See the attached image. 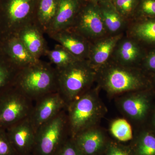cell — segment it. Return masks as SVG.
Instances as JSON below:
<instances>
[{
	"label": "cell",
	"mask_w": 155,
	"mask_h": 155,
	"mask_svg": "<svg viewBox=\"0 0 155 155\" xmlns=\"http://www.w3.org/2000/svg\"><path fill=\"white\" fill-rule=\"evenodd\" d=\"M143 72L140 67H126L110 60L97 71V80L113 94L141 91L149 84Z\"/></svg>",
	"instance_id": "1"
},
{
	"label": "cell",
	"mask_w": 155,
	"mask_h": 155,
	"mask_svg": "<svg viewBox=\"0 0 155 155\" xmlns=\"http://www.w3.org/2000/svg\"><path fill=\"white\" fill-rule=\"evenodd\" d=\"M14 86L35 102L48 94L58 91L57 69L40 60L19 70Z\"/></svg>",
	"instance_id": "2"
},
{
	"label": "cell",
	"mask_w": 155,
	"mask_h": 155,
	"mask_svg": "<svg viewBox=\"0 0 155 155\" xmlns=\"http://www.w3.org/2000/svg\"><path fill=\"white\" fill-rule=\"evenodd\" d=\"M56 69L58 91L67 106L89 90L97 80V71L87 60H76L66 67Z\"/></svg>",
	"instance_id": "3"
},
{
	"label": "cell",
	"mask_w": 155,
	"mask_h": 155,
	"mask_svg": "<svg viewBox=\"0 0 155 155\" xmlns=\"http://www.w3.org/2000/svg\"><path fill=\"white\" fill-rule=\"evenodd\" d=\"M66 110L69 133L72 137L93 127L100 116L96 89H90L67 105Z\"/></svg>",
	"instance_id": "4"
},
{
	"label": "cell",
	"mask_w": 155,
	"mask_h": 155,
	"mask_svg": "<svg viewBox=\"0 0 155 155\" xmlns=\"http://www.w3.org/2000/svg\"><path fill=\"white\" fill-rule=\"evenodd\" d=\"M35 3V0H1L0 32L4 38L33 22Z\"/></svg>",
	"instance_id": "5"
},
{
	"label": "cell",
	"mask_w": 155,
	"mask_h": 155,
	"mask_svg": "<svg viewBox=\"0 0 155 155\" xmlns=\"http://www.w3.org/2000/svg\"><path fill=\"white\" fill-rule=\"evenodd\" d=\"M34 102L15 86L0 97V129L6 130L30 116Z\"/></svg>",
	"instance_id": "6"
},
{
	"label": "cell",
	"mask_w": 155,
	"mask_h": 155,
	"mask_svg": "<svg viewBox=\"0 0 155 155\" xmlns=\"http://www.w3.org/2000/svg\"><path fill=\"white\" fill-rule=\"evenodd\" d=\"M66 110L61 111L37 131L35 145L41 155H52L64 137L69 133Z\"/></svg>",
	"instance_id": "7"
},
{
	"label": "cell",
	"mask_w": 155,
	"mask_h": 155,
	"mask_svg": "<svg viewBox=\"0 0 155 155\" xmlns=\"http://www.w3.org/2000/svg\"><path fill=\"white\" fill-rule=\"evenodd\" d=\"M70 28L91 42L109 35L98 5L87 0H84Z\"/></svg>",
	"instance_id": "8"
},
{
	"label": "cell",
	"mask_w": 155,
	"mask_h": 155,
	"mask_svg": "<svg viewBox=\"0 0 155 155\" xmlns=\"http://www.w3.org/2000/svg\"><path fill=\"white\" fill-rule=\"evenodd\" d=\"M34 102L28 117L36 132L42 125L66 109L67 106L58 91L48 94Z\"/></svg>",
	"instance_id": "9"
},
{
	"label": "cell",
	"mask_w": 155,
	"mask_h": 155,
	"mask_svg": "<svg viewBox=\"0 0 155 155\" xmlns=\"http://www.w3.org/2000/svg\"><path fill=\"white\" fill-rule=\"evenodd\" d=\"M147 53L142 45L125 33L117 42L110 60L126 67L140 68Z\"/></svg>",
	"instance_id": "10"
},
{
	"label": "cell",
	"mask_w": 155,
	"mask_h": 155,
	"mask_svg": "<svg viewBox=\"0 0 155 155\" xmlns=\"http://www.w3.org/2000/svg\"><path fill=\"white\" fill-rule=\"evenodd\" d=\"M78 60H87L91 42L76 31L69 28L49 35Z\"/></svg>",
	"instance_id": "11"
},
{
	"label": "cell",
	"mask_w": 155,
	"mask_h": 155,
	"mask_svg": "<svg viewBox=\"0 0 155 155\" xmlns=\"http://www.w3.org/2000/svg\"><path fill=\"white\" fill-rule=\"evenodd\" d=\"M2 51L11 64L19 70L35 64L40 60L30 54L16 35L4 38Z\"/></svg>",
	"instance_id": "12"
},
{
	"label": "cell",
	"mask_w": 155,
	"mask_h": 155,
	"mask_svg": "<svg viewBox=\"0 0 155 155\" xmlns=\"http://www.w3.org/2000/svg\"><path fill=\"white\" fill-rule=\"evenodd\" d=\"M124 34L107 35L91 42L87 61L97 72L110 61L117 42Z\"/></svg>",
	"instance_id": "13"
},
{
	"label": "cell",
	"mask_w": 155,
	"mask_h": 155,
	"mask_svg": "<svg viewBox=\"0 0 155 155\" xmlns=\"http://www.w3.org/2000/svg\"><path fill=\"white\" fill-rule=\"evenodd\" d=\"M6 131L15 151L23 152L35 144L36 132L28 117L15 123Z\"/></svg>",
	"instance_id": "14"
},
{
	"label": "cell",
	"mask_w": 155,
	"mask_h": 155,
	"mask_svg": "<svg viewBox=\"0 0 155 155\" xmlns=\"http://www.w3.org/2000/svg\"><path fill=\"white\" fill-rule=\"evenodd\" d=\"M84 0H59L57 14L48 35L70 28Z\"/></svg>",
	"instance_id": "15"
},
{
	"label": "cell",
	"mask_w": 155,
	"mask_h": 155,
	"mask_svg": "<svg viewBox=\"0 0 155 155\" xmlns=\"http://www.w3.org/2000/svg\"><path fill=\"white\" fill-rule=\"evenodd\" d=\"M43 34L32 22L23 27L15 35L23 43L32 56L40 59L41 56L46 55L48 50Z\"/></svg>",
	"instance_id": "16"
},
{
	"label": "cell",
	"mask_w": 155,
	"mask_h": 155,
	"mask_svg": "<svg viewBox=\"0 0 155 155\" xmlns=\"http://www.w3.org/2000/svg\"><path fill=\"white\" fill-rule=\"evenodd\" d=\"M125 34L144 47L155 46V18L134 19L128 23Z\"/></svg>",
	"instance_id": "17"
},
{
	"label": "cell",
	"mask_w": 155,
	"mask_h": 155,
	"mask_svg": "<svg viewBox=\"0 0 155 155\" xmlns=\"http://www.w3.org/2000/svg\"><path fill=\"white\" fill-rule=\"evenodd\" d=\"M147 92L138 91L122 101V110L127 116L135 120L145 118L150 108V99Z\"/></svg>",
	"instance_id": "18"
},
{
	"label": "cell",
	"mask_w": 155,
	"mask_h": 155,
	"mask_svg": "<svg viewBox=\"0 0 155 155\" xmlns=\"http://www.w3.org/2000/svg\"><path fill=\"white\" fill-rule=\"evenodd\" d=\"M98 5L108 35H116L125 33L128 22L116 11L112 2Z\"/></svg>",
	"instance_id": "19"
},
{
	"label": "cell",
	"mask_w": 155,
	"mask_h": 155,
	"mask_svg": "<svg viewBox=\"0 0 155 155\" xmlns=\"http://www.w3.org/2000/svg\"><path fill=\"white\" fill-rule=\"evenodd\" d=\"M59 0H39L33 22L42 31L48 34L58 11Z\"/></svg>",
	"instance_id": "20"
},
{
	"label": "cell",
	"mask_w": 155,
	"mask_h": 155,
	"mask_svg": "<svg viewBox=\"0 0 155 155\" xmlns=\"http://www.w3.org/2000/svg\"><path fill=\"white\" fill-rule=\"evenodd\" d=\"M74 138L75 145L81 152L85 155L95 153L102 147L104 143L102 134L93 127L78 134Z\"/></svg>",
	"instance_id": "21"
},
{
	"label": "cell",
	"mask_w": 155,
	"mask_h": 155,
	"mask_svg": "<svg viewBox=\"0 0 155 155\" xmlns=\"http://www.w3.org/2000/svg\"><path fill=\"white\" fill-rule=\"evenodd\" d=\"M19 70L16 68L4 54L0 52V97L14 85Z\"/></svg>",
	"instance_id": "22"
},
{
	"label": "cell",
	"mask_w": 155,
	"mask_h": 155,
	"mask_svg": "<svg viewBox=\"0 0 155 155\" xmlns=\"http://www.w3.org/2000/svg\"><path fill=\"white\" fill-rule=\"evenodd\" d=\"M46 55L58 69L66 67L78 60L67 49L59 44L52 50H48Z\"/></svg>",
	"instance_id": "23"
},
{
	"label": "cell",
	"mask_w": 155,
	"mask_h": 155,
	"mask_svg": "<svg viewBox=\"0 0 155 155\" xmlns=\"http://www.w3.org/2000/svg\"><path fill=\"white\" fill-rule=\"evenodd\" d=\"M116 11L128 23L134 19L139 0H112Z\"/></svg>",
	"instance_id": "24"
},
{
	"label": "cell",
	"mask_w": 155,
	"mask_h": 155,
	"mask_svg": "<svg viewBox=\"0 0 155 155\" xmlns=\"http://www.w3.org/2000/svg\"><path fill=\"white\" fill-rule=\"evenodd\" d=\"M110 131L114 137L120 141H128L133 137L131 126L125 119L115 120L111 124Z\"/></svg>",
	"instance_id": "25"
},
{
	"label": "cell",
	"mask_w": 155,
	"mask_h": 155,
	"mask_svg": "<svg viewBox=\"0 0 155 155\" xmlns=\"http://www.w3.org/2000/svg\"><path fill=\"white\" fill-rule=\"evenodd\" d=\"M139 155H155V135L150 131L142 134L139 142Z\"/></svg>",
	"instance_id": "26"
},
{
	"label": "cell",
	"mask_w": 155,
	"mask_h": 155,
	"mask_svg": "<svg viewBox=\"0 0 155 155\" xmlns=\"http://www.w3.org/2000/svg\"><path fill=\"white\" fill-rule=\"evenodd\" d=\"M152 18H155V0H139L134 20Z\"/></svg>",
	"instance_id": "27"
},
{
	"label": "cell",
	"mask_w": 155,
	"mask_h": 155,
	"mask_svg": "<svg viewBox=\"0 0 155 155\" xmlns=\"http://www.w3.org/2000/svg\"><path fill=\"white\" fill-rule=\"evenodd\" d=\"M15 153L6 130L0 129V155H14Z\"/></svg>",
	"instance_id": "28"
},
{
	"label": "cell",
	"mask_w": 155,
	"mask_h": 155,
	"mask_svg": "<svg viewBox=\"0 0 155 155\" xmlns=\"http://www.w3.org/2000/svg\"><path fill=\"white\" fill-rule=\"evenodd\" d=\"M140 68L143 71L155 73V49L147 53Z\"/></svg>",
	"instance_id": "29"
},
{
	"label": "cell",
	"mask_w": 155,
	"mask_h": 155,
	"mask_svg": "<svg viewBox=\"0 0 155 155\" xmlns=\"http://www.w3.org/2000/svg\"><path fill=\"white\" fill-rule=\"evenodd\" d=\"M59 152L58 155H80V150L76 146L70 143L64 145Z\"/></svg>",
	"instance_id": "30"
},
{
	"label": "cell",
	"mask_w": 155,
	"mask_h": 155,
	"mask_svg": "<svg viewBox=\"0 0 155 155\" xmlns=\"http://www.w3.org/2000/svg\"><path fill=\"white\" fill-rule=\"evenodd\" d=\"M108 155H128L122 149L116 146H112L109 150Z\"/></svg>",
	"instance_id": "31"
},
{
	"label": "cell",
	"mask_w": 155,
	"mask_h": 155,
	"mask_svg": "<svg viewBox=\"0 0 155 155\" xmlns=\"http://www.w3.org/2000/svg\"><path fill=\"white\" fill-rule=\"evenodd\" d=\"M87 1L95 3L97 5H100V4H102V3L112 2V0H87Z\"/></svg>",
	"instance_id": "32"
},
{
	"label": "cell",
	"mask_w": 155,
	"mask_h": 155,
	"mask_svg": "<svg viewBox=\"0 0 155 155\" xmlns=\"http://www.w3.org/2000/svg\"><path fill=\"white\" fill-rule=\"evenodd\" d=\"M4 38L0 32V52L2 51V47L3 42H4Z\"/></svg>",
	"instance_id": "33"
},
{
	"label": "cell",
	"mask_w": 155,
	"mask_h": 155,
	"mask_svg": "<svg viewBox=\"0 0 155 155\" xmlns=\"http://www.w3.org/2000/svg\"><path fill=\"white\" fill-rule=\"evenodd\" d=\"M153 74V78L152 83L155 88V73H154Z\"/></svg>",
	"instance_id": "34"
},
{
	"label": "cell",
	"mask_w": 155,
	"mask_h": 155,
	"mask_svg": "<svg viewBox=\"0 0 155 155\" xmlns=\"http://www.w3.org/2000/svg\"><path fill=\"white\" fill-rule=\"evenodd\" d=\"M153 124L155 127V111L154 112V114L153 118Z\"/></svg>",
	"instance_id": "35"
},
{
	"label": "cell",
	"mask_w": 155,
	"mask_h": 155,
	"mask_svg": "<svg viewBox=\"0 0 155 155\" xmlns=\"http://www.w3.org/2000/svg\"><path fill=\"white\" fill-rule=\"evenodd\" d=\"M1 0H0V6H1Z\"/></svg>",
	"instance_id": "36"
}]
</instances>
